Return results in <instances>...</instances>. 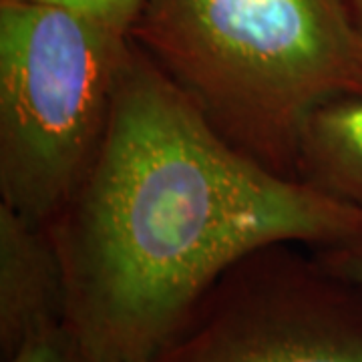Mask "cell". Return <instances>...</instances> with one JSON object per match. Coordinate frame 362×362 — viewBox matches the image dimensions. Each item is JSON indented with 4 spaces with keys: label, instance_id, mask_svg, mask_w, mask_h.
Instances as JSON below:
<instances>
[{
    "label": "cell",
    "instance_id": "cell-7",
    "mask_svg": "<svg viewBox=\"0 0 362 362\" xmlns=\"http://www.w3.org/2000/svg\"><path fill=\"white\" fill-rule=\"evenodd\" d=\"M4 362H97L69 324H59L33 337Z\"/></svg>",
    "mask_w": 362,
    "mask_h": 362
},
{
    "label": "cell",
    "instance_id": "cell-8",
    "mask_svg": "<svg viewBox=\"0 0 362 362\" xmlns=\"http://www.w3.org/2000/svg\"><path fill=\"white\" fill-rule=\"evenodd\" d=\"M28 2L63 6L73 13L89 16L93 21H99L125 35L131 33V26L143 4V0H28Z\"/></svg>",
    "mask_w": 362,
    "mask_h": 362
},
{
    "label": "cell",
    "instance_id": "cell-4",
    "mask_svg": "<svg viewBox=\"0 0 362 362\" xmlns=\"http://www.w3.org/2000/svg\"><path fill=\"white\" fill-rule=\"evenodd\" d=\"M294 246L235 262L151 362H362V286Z\"/></svg>",
    "mask_w": 362,
    "mask_h": 362
},
{
    "label": "cell",
    "instance_id": "cell-1",
    "mask_svg": "<svg viewBox=\"0 0 362 362\" xmlns=\"http://www.w3.org/2000/svg\"><path fill=\"white\" fill-rule=\"evenodd\" d=\"M51 233L81 344L151 362L235 262L358 238L362 207L235 149L129 40L99 156Z\"/></svg>",
    "mask_w": 362,
    "mask_h": 362
},
{
    "label": "cell",
    "instance_id": "cell-2",
    "mask_svg": "<svg viewBox=\"0 0 362 362\" xmlns=\"http://www.w3.org/2000/svg\"><path fill=\"white\" fill-rule=\"evenodd\" d=\"M129 37L223 139L294 180L310 117L362 95L349 0H143Z\"/></svg>",
    "mask_w": 362,
    "mask_h": 362
},
{
    "label": "cell",
    "instance_id": "cell-10",
    "mask_svg": "<svg viewBox=\"0 0 362 362\" xmlns=\"http://www.w3.org/2000/svg\"><path fill=\"white\" fill-rule=\"evenodd\" d=\"M350 2V11H352V16L356 21V25L362 30V0H349Z\"/></svg>",
    "mask_w": 362,
    "mask_h": 362
},
{
    "label": "cell",
    "instance_id": "cell-9",
    "mask_svg": "<svg viewBox=\"0 0 362 362\" xmlns=\"http://www.w3.org/2000/svg\"><path fill=\"white\" fill-rule=\"evenodd\" d=\"M314 254L328 270L349 282L362 286V235L332 246L314 247Z\"/></svg>",
    "mask_w": 362,
    "mask_h": 362
},
{
    "label": "cell",
    "instance_id": "cell-3",
    "mask_svg": "<svg viewBox=\"0 0 362 362\" xmlns=\"http://www.w3.org/2000/svg\"><path fill=\"white\" fill-rule=\"evenodd\" d=\"M129 35L89 16L0 0V204L51 228L103 145Z\"/></svg>",
    "mask_w": 362,
    "mask_h": 362
},
{
    "label": "cell",
    "instance_id": "cell-6",
    "mask_svg": "<svg viewBox=\"0 0 362 362\" xmlns=\"http://www.w3.org/2000/svg\"><path fill=\"white\" fill-rule=\"evenodd\" d=\"M298 180L362 207V95L330 101L310 117Z\"/></svg>",
    "mask_w": 362,
    "mask_h": 362
},
{
    "label": "cell",
    "instance_id": "cell-5",
    "mask_svg": "<svg viewBox=\"0 0 362 362\" xmlns=\"http://www.w3.org/2000/svg\"><path fill=\"white\" fill-rule=\"evenodd\" d=\"M66 320L65 270L51 228L0 204V362Z\"/></svg>",
    "mask_w": 362,
    "mask_h": 362
}]
</instances>
